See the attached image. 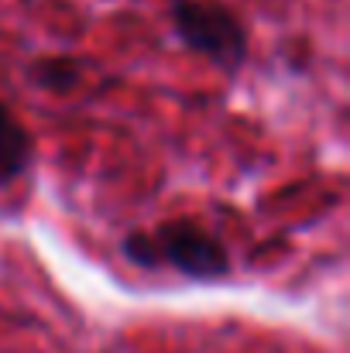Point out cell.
<instances>
[{"label": "cell", "mask_w": 350, "mask_h": 353, "mask_svg": "<svg viewBox=\"0 0 350 353\" xmlns=\"http://www.w3.org/2000/svg\"><path fill=\"white\" fill-rule=\"evenodd\" d=\"M31 154H35L31 134L0 103V185L21 179L28 172V165H31Z\"/></svg>", "instance_id": "obj_3"}, {"label": "cell", "mask_w": 350, "mask_h": 353, "mask_svg": "<svg viewBox=\"0 0 350 353\" xmlns=\"http://www.w3.org/2000/svg\"><path fill=\"white\" fill-rule=\"evenodd\" d=\"M151 240L158 247V261H168L186 278L220 281L231 271L227 247L196 223H165L158 227V234H151Z\"/></svg>", "instance_id": "obj_2"}, {"label": "cell", "mask_w": 350, "mask_h": 353, "mask_svg": "<svg viewBox=\"0 0 350 353\" xmlns=\"http://www.w3.org/2000/svg\"><path fill=\"white\" fill-rule=\"evenodd\" d=\"M120 250H124V254H127V261H130V264H137V268H158V247H155L151 234L124 236Z\"/></svg>", "instance_id": "obj_5"}, {"label": "cell", "mask_w": 350, "mask_h": 353, "mask_svg": "<svg viewBox=\"0 0 350 353\" xmlns=\"http://www.w3.org/2000/svg\"><path fill=\"white\" fill-rule=\"evenodd\" d=\"M31 83L52 93H69L79 83V65L72 59H38L31 65Z\"/></svg>", "instance_id": "obj_4"}, {"label": "cell", "mask_w": 350, "mask_h": 353, "mask_svg": "<svg viewBox=\"0 0 350 353\" xmlns=\"http://www.w3.org/2000/svg\"><path fill=\"white\" fill-rule=\"evenodd\" d=\"M172 24L186 48L206 55L224 72H237L247 59V34L227 7L206 0H175Z\"/></svg>", "instance_id": "obj_1"}]
</instances>
